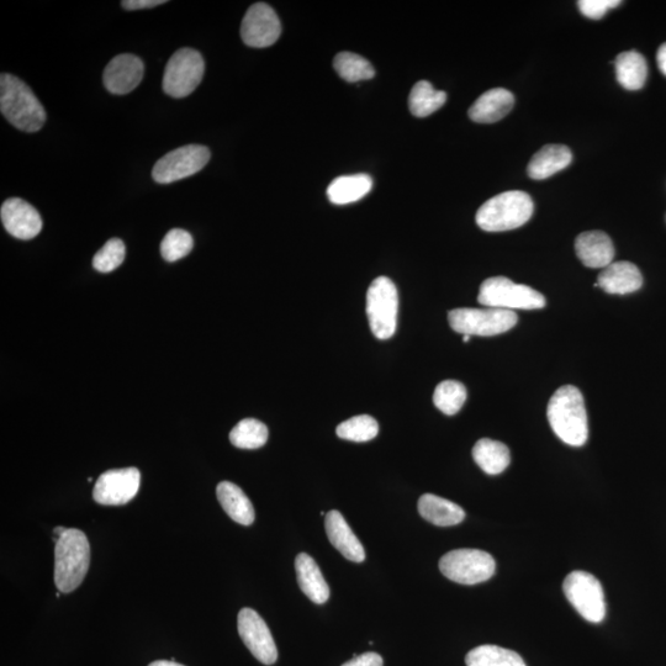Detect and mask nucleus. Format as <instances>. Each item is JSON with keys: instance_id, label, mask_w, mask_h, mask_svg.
<instances>
[{"instance_id": "58836bf2", "label": "nucleus", "mask_w": 666, "mask_h": 666, "mask_svg": "<svg viewBox=\"0 0 666 666\" xmlns=\"http://www.w3.org/2000/svg\"><path fill=\"white\" fill-rule=\"evenodd\" d=\"M657 61L659 70L666 76V44L659 47Z\"/></svg>"}, {"instance_id": "9b49d317", "label": "nucleus", "mask_w": 666, "mask_h": 666, "mask_svg": "<svg viewBox=\"0 0 666 666\" xmlns=\"http://www.w3.org/2000/svg\"><path fill=\"white\" fill-rule=\"evenodd\" d=\"M210 150L202 145H187L168 152L152 169L157 183L169 184L194 176L208 165Z\"/></svg>"}, {"instance_id": "ddd939ff", "label": "nucleus", "mask_w": 666, "mask_h": 666, "mask_svg": "<svg viewBox=\"0 0 666 666\" xmlns=\"http://www.w3.org/2000/svg\"><path fill=\"white\" fill-rule=\"evenodd\" d=\"M282 34V24L271 5L253 4L241 24V37L247 46L264 49L274 44Z\"/></svg>"}, {"instance_id": "72a5a7b5", "label": "nucleus", "mask_w": 666, "mask_h": 666, "mask_svg": "<svg viewBox=\"0 0 666 666\" xmlns=\"http://www.w3.org/2000/svg\"><path fill=\"white\" fill-rule=\"evenodd\" d=\"M194 242L188 231L174 229L168 232L161 243V255L167 262H177L188 256L193 250Z\"/></svg>"}, {"instance_id": "dca6fc26", "label": "nucleus", "mask_w": 666, "mask_h": 666, "mask_svg": "<svg viewBox=\"0 0 666 666\" xmlns=\"http://www.w3.org/2000/svg\"><path fill=\"white\" fill-rule=\"evenodd\" d=\"M145 66L140 57L123 54L113 58L105 68L103 81L105 88L116 95L134 91L144 78Z\"/></svg>"}, {"instance_id": "412c9836", "label": "nucleus", "mask_w": 666, "mask_h": 666, "mask_svg": "<svg viewBox=\"0 0 666 666\" xmlns=\"http://www.w3.org/2000/svg\"><path fill=\"white\" fill-rule=\"evenodd\" d=\"M296 576L301 591L317 605L330 599V586L327 585L319 565L309 554L300 553L295 559Z\"/></svg>"}, {"instance_id": "20e7f679", "label": "nucleus", "mask_w": 666, "mask_h": 666, "mask_svg": "<svg viewBox=\"0 0 666 666\" xmlns=\"http://www.w3.org/2000/svg\"><path fill=\"white\" fill-rule=\"evenodd\" d=\"M532 198L521 190H510L480 206L475 220L481 230L502 232L518 229L532 218Z\"/></svg>"}, {"instance_id": "cd10ccee", "label": "nucleus", "mask_w": 666, "mask_h": 666, "mask_svg": "<svg viewBox=\"0 0 666 666\" xmlns=\"http://www.w3.org/2000/svg\"><path fill=\"white\" fill-rule=\"evenodd\" d=\"M447 94L437 91L432 84L427 81L417 82L412 88L409 97V108L412 115L416 118H426L441 109L446 103Z\"/></svg>"}, {"instance_id": "a19ab883", "label": "nucleus", "mask_w": 666, "mask_h": 666, "mask_svg": "<svg viewBox=\"0 0 666 666\" xmlns=\"http://www.w3.org/2000/svg\"><path fill=\"white\" fill-rule=\"evenodd\" d=\"M67 528L65 527H56L54 530L55 536H56V541L58 538H60L63 535V532H65Z\"/></svg>"}, {"instance_id": "a211bd4d", "label": "nucleus", "mask_w": 666, "mask_h": 666, "mask_svg": "<svg viewBox=\"0 0 666 666\" xmlns=\"http://www.w3.org/2000/svg\"><path fill=\"white\" fill-rule=\"evenodd\" d=\"M575 251L581 262L589 268H606L615 257L610 236L602 231L583 232L575 240Z\"/></svg>"}, {"instance_id": "f8f14e48", "label": "nucleus", "mask_w": 666, "mask_h": 666, "mask_svg": "<svg viewBox=\"0 0 666 666\" xmlns=\"http://www.w3.org/2000/svg\"><path fill=\"white\" fill-rule=\"evenodd\" d=\"M141 473L136 468L113 469L103 473L95 483L93 499L100 505L128 504L139 493Z\"/></svg>"}, {"instance_id": "7ed1b4c3", "label": "nucleus", "mask_w": 666, "mask_h": 666, "mask_svg": "<svg viewBox=\"0 0 666 666\" xmlns=\"http://www.w3.org/2000/svg\"><path fill=\"white\" fill-rule=\"evenodd\" d=\"M91 564V546L84 532L67 528L55 548V584L70 594L82 584Z\"/></svg>"}, {"instance_id": "c85d7f7f", "label": "nucleus", "mask_w": 666, "mask_h": 666, "mask_svg": "<svg viewBox=\"0 0 666 666\" xmlns=\"http://www.w3.org/2000/svg\"><path fill=\"white\" fill-rule=\"evenodd\" d=\"M467 666H526L514 650L498 646H480L465 657Z\"/></svg>"}, {"instance_id": "473e14b6", "label": "nucleus", "mask_w": 666, "mask_h": 666, "mask_svg": "<svg viewBox=\"0 0 666 666\" xmlns=\"http://www.w3.org/2000/svg\"><path fill=\"white\" fill-rule=\"evenodd\" d=\"M337 436L342 440L352 442H368L374 440L379 433V425L374 417L369 415L354 416L342 422L336 428Z\"/></svg>"}, {"instance_id": "f257e3e1", "label": "nucleus", "mask_w": 666, "mask_h": 666, "mask_svg": "<svg viewBox=\"0 0 666 666\" xmlns=\"http://www.w3.org/2000/svg\"><path fill=\"white\" fill-rule=\"evenodd\" d=\"M547 416L559 440L572 447L584 446L588 441V414L583 394L578 388L565 385L555 391L549 400Z\"/></svg>"}, {"instance_id": "b1692460", "label": "nucleus", "mask_w": 666, "mask_h": 666, "mask_svg": "<svg viewBox=\"0 0 666 666\" xmlns=\"http://www.w3.org/2000/svg\"><path fill=\"white\" fill-rule=\"evenodd\" d=\"M417 507L426 521L440 527L456 526L465 518L461 506L433 494L422 495Z\"/></svg>"}, {"instance_id": "6e6552de", "label": "nucleus", "mask_w": 666, "mask_h": 666, "mask_svg": "<svg viewBox=\"0 0 666 666\" xmlns=\"http://www.w3.org/2000/svg\"><path fill=\"white\" fill-rule=\"evenodd\" d=\"M449 325L463 336H496L517 324L514 311L501 309H456L449 311Z\"/></svg>"}, {"instance_id": "9d476101", "label": "nucleus", "mask_w": 666, "mask_h": 666, "mask_svg": "<svg viewBox=\"0 0 666 666\" xmlns=\"http://www.w3.org/2000/svg\"><path fill=\"white\" fill-rule=\"evenodd\" d=\"M563 591L570 605L586 621L592 623L604 621L606 616L604 589L594 575L583 570H575L565 578Z\"/></svg>"}, {"instance_id": "2eb2a0df", "label": "nucleus", "mask_w": 666, "mask_h": 666, "mask_svg": "<svg viewBox=\"0 0 666 666\" xmlns=\"http://www.w3.org/2000/svg\"><path fill=\"white\" fill-rule=\"evenodd\" d=\"M4 229L19 240H31L40 234L42 219L33 205L23 199L5 200L0 209Z\"/></svg>"}, {"instance_id": "4468645a", "label": "nucleus", "mask_w": 666, "mask_h": 666, "mask_svg": "<svg viewBox=\"0 0 666 666\" xmlns=\"http://www.w3.org/2000/svg\"><path fill=\"white\" fill-rule=\"evenodd\" d=\"M240 637L259 662L272 665L277 662L278 649L271 631L255 610L242 609L237 620Z\"/></svg>"}, {"instance_id": "e433bc0d", "label": "nucleus", "mask_w": 666, "mask_h": 666, "mask_svg": "<svg viewBox=\"0 0 666 666\" xmlns=\"http://www.w3.org/2000/svg\"><path fill=\"white\" fill-rule=\"evenodd\" d=\"M383 658L377 653H366L354 657L350 662L342 666H383Z\"/></svg>"}, {"instance_id": "f704fd0d", "label": "nucleus", "mask_w": 666, "mask_h": 666, "mask_svg": "<svg viewBox=\"0 0 666 666\" xmlns=\"http://www.w3.org/2000/svg\"><path fill=\"white\" fill-rule=\"evenodd\" d=\"M126 255L124 242L111 239L100 248L93 258V267L100 273H110L121 266Z\"/></svg>"}, {"instance_id": "0eeeda50", "label": "nucleus", "mask_w": 666, "mask_h": 666, "mask_svg": "<svg viewBox=\"0 0 666 666\" xmlns=\"http://www.w3.org/2000/svg\"><path fill=\"white\" fill-rule=\"evenodd\" d=\"M495 560L479 549H456L440 560L441 573L454 583L475 585L484 583L495 574Z\"/></svg>"}, {"instance_id": "5701e85b", "label": "nucleus", "mask_w": 666, "mask_h": 666, "mask_svg": "<svg viewBox=\"0 0 666 666\" xmlns=\"http://www.w3.org/2000/svg\"><path fill=\"white\" fill-rule=\"evenodd\" d=\"M216 495L222 509L237 523L250 526L255 522V509L240 486L230 481H222L216 488Z\"/></svg>"}, {"instance_id": "a878e982", "label": "nucleus", "mask_w": 666, "mask_h": 666, "mask_svg": "<svg viewBox=\"0 0 666 666\" xmlns=\"http://www.w3.org/2000/svg\"><path fill=\"white\" fill-rule=\"evenodd\" d=\"M618 83L627 91H639L646 84L648 66L646 58L636 51L622 52L615 60Z\"/></svg>"}, {"instance_id": "39448f33", "label": "nucleus", "mask_w": 666, "mask_h": 666, "mask_svg": "<svg viewBox=\"0 0 666 666\" xmlns=\"http://www.w3.org/2000/svg\"><path fill=\"white\" fill-rule=\"evenodd\" d=\"M478 301L486 308L509 311L537 310L546 306V299L537 290L505 277L486 279L481 284Z\"/></svg>"}, {"instance_id": "393cba45", "label": "nucleus", "mask_w": 666, "mask_h": 666, "mask_svg": "<svg viewBox=\"0 0 666 666\" xmlns=\"http://www.w3.org/2000/svg\"><path fill=\"white\" fill-rule=\"evenodd\" d=\"M372 188L373 179L368 174H353L333 179L326 194L332 204L347 205L366 197Z\"/></svg>"}, {"instance_id": "6ab92c4d", "label": "nucleus", "mask_w": 666, "mask_h": 666, "mask_svg": "<svg viewBox=\"0 0 666 666\" xmlns=\"http://www.w3.org/2000/svg\"><path fill=\"white\" fill-rule=\"evenodd\" d=\"M514 94L504 88H494L481 94L469 109V118L479 124H494L514 108Z\"/></svg>"}, {"instance_id": "7c9ffc66", "label": "nucleus", "mask_w": 666, "mask_h": 666, "mask_svg": "<svg viewBox=\"0 0 666 666\" xmlns=\"http://www.w3.org/2000/svg\"><path fill=\"white\" fill-rule=\"evenodd\" d=\"M230 441L241 449H258L268 441V428L263 422L245 419L239 422L230 432Z\"/></svg>"}, {"instance_id": "bb28decb", "label": "nucleus", "mask_w": 666, "mask_h": 666, "mask_svg": "<svg viewBox=\"0 0 666 666\" xmlns=\"http://www.w3.org/2000/svg\"><path fill=\"white\" fill-rule=\"evenodd\" d=\"M473 458L480 469L489 475L501 474L511 463L510 449L506 444L489 438L475 443Z\"/></svg>"}, {"instance_id": "aec40b11", "label": "nucleus", "mask_w": 666, "mask_h": 666, "mask_svg": "<svg viewBox=\"0 0 666 666\" xmlns=\"http://www.w3.org/2000/svg\"><path fill=\"white\" fill-rule=\"evenodd\" d=\"M597 284L606 293L625 295L641 289L643 277L638 267L631 262H612L602 269Z\"/></svg>"}, {"instance_id": "79ce46f5", "label": "nucleus", "mask_w": 666, "mask_h": 666, "mask_svg": "<svg viewBox=\"0 0 666 666\" xmlns=\"http://www.w3.org/2000/svg\"><path fill=\"white\" fill-rule=\"evenodd\" d=\"M470 337H472V336L465 335V336L463 337V341H464L465 343L469 342Z\"/></svg>"}, {"instance_id": "f3484780", "label": "nucleus", "mask_w": 666, "mask_h": 666, "mask_svg": "<svg viewBox=\"0 0 666 666\" xmlns=\"http://www.w3.org/2000/svg\"><path fill=\"white\" fill-rule=\"evenodd\" d=\"M325 528L330 543L343 557L354 563L364 562L366 552H364L362 543L354 535L341 512L330 511L325 518Z\"/></svg>"}, {"instance_id": "f03ea898", "label": "nucleus", "mask_w": 666, "mask_h": 666, "mask_svg": "<svg viewBox=\"0 0 666 666\" xmlns=\"http://www.w3.org/2000/svg\"><path fill=\"white\" fill-rule=\"evenodd\" d=\"M0 110L15 128L25 132L41 130L46 111L28 84L9 73L0 76Z\"/></svg>"}, {"instance_id": "2f4dec72", "label": "nucleus", "mask_w": 666, "mask_h": 666, "mask_svg": "<svg viewBox=\"0 0 666 666\" xmlns=\"http://www.w3.org/2000/svg\"><path fill=\"white\" fill-rule=\"evenodd\" d=\"M467 400V389L457 380H444L437 385L433 394V403L443 414L453 416L462 409Z\"/></svg>"}, {"instance_id": "c9c22d12", "label": "nucleus", "mask_w": 666, "mask_h": 666, "mask_svg": "<svg viewBox=\"0 0 666 666\" xmlns=\"http://www.w3.org/2000/svg\"><path fill=\"white\" fill-rule=\"evenodd\" d=\"M620 0H581L578 3L580 12L586 18L599 20L605 17L610 9L618 7Z\"/></svg>"}, {"instance_id": "ea45409f", "label": "nucleus", "mask_w": 666, "mask_h": 666, "mask_svg": "<svg viewBox=\"0 0 666 666\" xmlns=\"http://www.w3.org/2000/svg\"><path fill=\"white\" fill-rule=\"evenodd\" d=\"M148 666H184V665L173 662V660H157V662H153Z\"/></svg>"}, {"instance_id": "4c0bfd02", "label": "nucleus", "mask_w": 666, "mask_h": 666, "mask_svg": "<svg viewBox=\"0 0 666 666\" xmlns=\"http://www.w3.org/2000/svg\"><path fill=\"white\" fill-rule=\"evenodd\" d=\"M165 3V0H125L121 5L128 10H140L155 8Z\"/></svg>"}, {"instance_id": "423d86ee", "label": "nucleus", "mask_w": 666, "mask_h": 666, "mask_svg": "<svg viewBox=\"0 0 666 666\" xmlns=\"http://www.w3.org/2000/svg\"><path fill=\"white\" fill-rule=\"evenodd\" d=\"M399 294L393 280H373L367 293V315L370 330L378 340H389L398 326Z\"/></svg>"}, {"instance_id": "c756f323", "label": "nucleus", "mask_w": 666, "mask_h": 666, "mask_svg": "<svg viewBox=\"0 0 666 666\" xmlns=\"http://www.w3.org/2000/svg\"><path fill=\"white\" fill-rule=\"evenodd\" d=\"M333 67H335L338 76L350 83L368 81L375 74L372 63L362 56L352 54V52L338 54L333 60Z\"/></svg>"}, {"instance_id": "1a4fd4ad", "label": "nucleus", "mask_w": 666, "mask_h": 666, "mask_svg": "<svg viewBox=\"0 0 666 666\" xmlns=\"http://www.w3.org/2000/svg\"><path fill=\"white\" fill-rule=\"evenodd\" d=\"M204 72L205 62L199 51L188 47L178 50L167 63L163 91L177 99L188 97L203 81Z\"/></svg>"}, {"instance_id": "4be33fe9", "label": "nucleus", "mask_w": 666, "mask_h": 666, "mask_svg": "<svg viewBox=\"0 0 666 666\" xmlns=\"http://www.w3.org/2000/svg\"><path fill=\"white\" fill-rule=\"evenodd\" d=\"M573 161V153L564 145H547L541 148L530 163L527 173L535 181H543L563 171Z\"/></svg>"}]
</instances>
